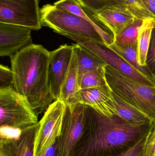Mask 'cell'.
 Returning <instances> with one entry per match:
<instances>
[{
    "instance_id": "obj_15",
    "label": "cell",
    "mask_w": 155,
    "mask_h": 156,
    "mask_svg": "<svg viewBox=\"0 0 155 156\" xmlns=\"http://www.w3.org/2000/svg\"><path fill=\"white\" fill-rule=\"evenodd\" d=\"M74 49L77 58L78 85L83 77L88 72L106 66L101 58L90 50L79 44H73Z\"/></svg>"
},
{
    "instance_id": "obj_28",
    "label": "cell",
    "mask_w": 155,
    "mask_h": 156,
    "mask_svg": "<svg viewBox=\"0 0 155 156\" xmlns=\"http://www.w3.org/2000/svg\"><path fill=\"white\" fill-rule=\"evenodd\" d=\"M57 140L52 145L50 146L46 150L45 153L42 156H58Z\"/></svg>"
},
{
    "instance_id": "obj_6",
    "label": "cell",
    "mask_w": 155,
    "mask_h": 156,
    "mask_svg": "<svg viewBox=\"0 0 155 156\" xmlns=\"http://www.w3.org/2000/svg\"><path fill=\"white\" fill-rule=\"evenodd\" d=\"M86 105L80 102L65 104L61 135L57 138L58 156H72L83 134Z\"/></svg>"
},
{
    "instance_id": "obj_30",
    "label": "cell",
    "mask_w": 155,
    "mask_h": 156,
    "mask_svg": "<svg viewBox=\"0 0 155 156\" xmlns=\"http://www.w3.org/2000/svg\"><path fill=\"white\" fill-rule=\"evenodd\" d=\"M120 1H121L124 4L125 3L126 0H120Z\"/></svg>"
},
{
    "instance_id": "obj_14",
    "label": "cell",
    "mask_w": 155,
    "mask_h": 156,
    "mask_svg": "<svg viewBox=\"0 0 155 156\" xmlns=\"http://www.w3.org/2000/svg\"><path fill=\"white\" fill-rule=\"evenodd\" d=\"M93 13L97 20L114 37L136 20L125 4L114 5Z\"/></svg>"
},
{
    "instance_id": "obj_26",
    "label": "cell",
    "mask_w": 155,
    "mask_h": 156,
    "mask_svg": "<svg viewBox=\"0 0 155 156\" xmlns=\"http://www.w3.org/2000/svg\"><path fill=\"white\" fill-rule=\"evenodd\" d=\"M144 156H155V121L147 138Z\"/></svg>"
},
{
    "instance_id": "obj_19",
    "label": "cell",
    "mask_w": 155,
    "mask_h": 156,
    "mask_svg": "<svg viewBox=\"0 0 155 156\" xmlns=\"http://www.w3.org/2000/svg\"><path fill=\"white\" fill-rule=\"evenodd\" d=\"M155 27L154 20L147 19L144 20L139 30L137 40L138 54L140 64L143 66H147V55L149 48L152 30Z\"/></svg>"
},
{
    "instance_id": "obj_21",
    "label": "cell",
    "mask_w": 155,
    "mask_h": 156,
    "mask_svg": "<svg viewBox=\"0 0 155 156\" xmlns=\"http://www.w3.org/2000/svg\"><path fill=\"white\" fill-rule=\"evenodd\" d=\"M107 84L106 79L104 67L86 74L82 78L79 90L99 87Z\"/></svg>"
},
{
    "instance_id": "obj_8",
    "label": "cell",
    "mask_w": 155,
    "mask_h": 156,
    "mask_svg": "<svg viewBox=\"0 0 155 156\" xmlns=\"http://www.w3.org/2000/svg\"><path fill=\"white\" fill-rule=\"evenodd\" d=\"M65 36L84 47L103 60L106 65L112 67L124 75L146 85L155 86V82L136 70L121 56L103 43L72 35H66Z\"/></svg>"
},
{
    "instance_id": "obj_24",
    "label": "cell",
    "mask_w": 155,
    "mask_h": 156,
    "mask_svg": "<svg viewBox=\"0 0 155 156\" xmlns=\"http://www.w3.org/2000/svg\"><path fill=\"white\" fill-rule=\"evenodd\" d=\"M146 66L155 80V27L153 28L149 48L147 55Z\"/></svg>"
},
{
    "instance_id": "obj_2",
    "label": "cell",
    "mask_w": 155,
    "mask_h": 156,
    "mask_svg": "<svg viewBox=\"0 0 155 156\" xmlns=\"http://www.w3.org/2000/svg\"><path fill=\"white\" fill-rule=\"evenodd\" d=\"M10 58L13 87L27 98L38 115L54 100L48 77L50 52L41 45L32 44Z\"/></svg>"
},
{
    "instance_id": "obj_3",
    "label": "cell",
    "mask_w": 155,
    "mask_h": 156,
    "mask_svg": "<svg viewBox=\"0 0 155 156\" xmlns=\"http://www.w3.org/2000/svg\"><path fill=\"white\" fill-rule=\"evenodd\" d=\"M104 69L112 91L155 121V86L141 83L107 65Z\"/></svg>"
},
{
    "instance_id": "obj_20",
    "label": "cell",
    "mask_w": 155,
    "mask_h": 156,
    "mask_svg": "<svg viewBox=\"0 0 155 156\" xmlns=\"http://www.w3.org/2000/svg\"><path fill=\"white\" fill-rule=\"evenodd\" d=\"M143 21L135 20L114 36V42L121 46L132 45L137 43L140 27Z\"/></svg>"
},
{
    "instance_id": "obj_10",
    "label": "cell",
    "mask_w": 155,
    "mask_h": 156,
    "mask_svg": "<svg viewBox=\"0 0 155 156\" xmlns=\"http://www.w3.org/2000/svg\"><path fill=\"white\" fill-rule=\"evenodd\" d=\"M74 45L66 44L50 52L48 77L54 100H59L62 85L70 68L74 52Z\"/></svg>"
},
{
    "instance_id": "obj_11",
    "label": "cell",
    "mask_w": 155,
    "mask_h": 156,
    "mask_svg": "<svg viewBox=\"0 0 155 156\" xmlns=\"http://www.w3.org/2000/svg\"><path fill=\"white\" fill-rule=\"evenodd\" d=\"M39 122L21 131L17 136H0V156H34Z\"/></svg>"
},
{
    "instance_id": "obj_1",
    "label": "cell",
    "mask_w": 155,
    "mask_h": 156,
    "mask_svg": "<svg viewBox=\"0 0 155 156\" xmlns=\"http://www.w3.org/2000/svg\"><path fill=\"white\" fill-rule=\"evenodd\" d=\"M154 121L132 122L118 115L107 116L86 105L85 125L72 156H117L133 147Z\"/></svg>"
},
{
    "instance_id": "obj_16",
    "label": "cell",
    "mask_w": 155,
    "mask_h": 156,
    "mask_svg": "<svg viewBox=\"0 0 155 156\" xmlns=\"http://www.w3.org/2000/svg\"><path fill=\"white\" fill-rule=\"evenodd\" d=\"M79 90L77 56L74 49L71 66L62 85L59 100L65 104L74 103L76 102V96Z\"/></svg>"
},
{
    "instance_id": "obj_7",
    "label": "cell",
    "mask_w": 155,
    "mask_h": 156,
    "mask_svg": "<svg viewBox=\"0 0 155 156\" xmlns=\"http://www.w3.org/2000/svg\"><path fill=\"white\" fill-rule=\"evenodd\" d=\"M41 9L38 0H0V23L40 30Z\"/></svg>"
},
{
    "instance_id": "obj_18",
    "label": "cell",
    "mask_w": 155,
    "mask_h": 156,
    "mask_svg": "<svg viewBox=\"0 0 155 156\" xmlns=\"http://www.w3.org/2000/svg\"><path fill=\"white\" fill-rule=\"evenodd\" d=\"M112 94L117 114L122 118L136 123H146L153 122V120L145 114L125 101L113 92Z\"/></svg>"
},
{
    "instance_id": "obj_4",
    "label": "cell",
    "mask_w": 155,
    "mask_h": 156,
    "mask_svg": "<svg viewBox=\"0 0 155 156\" xmlns=\"http://www.w3.org/2000/svg\"><path fill=\"white\" fill-rule=\"evenodd\" d=\"M42 26L47 27L62 35H72L104 43L93 25L89 21L54 5L46 4L41 9Z\"/></svg>"
},
{
    "instance_id": "obj_9",
    "label": "cell",
    "mask_w": 155,
    "mask_h": 156,
    "mask_svg": "<svg viewBox=\"0 0 155 156\" xmlns=\"http://www.w3.org/2000/svg\"><path fill=\"white\" fill-rule=\"evenodd\" d=\"M65 104L56 100L48 107L41 121L36 136L34 156H42L61 135Z\"/></svg>"
},
{
    "instance_id": "obj_5",
    "label": "cell",
    "mask_w": 155,
    "mask_h": 156,
    "mask_svg": "<svg viewBox=\"0 0 155 156\" xmlns=\"http://www.w3.org/2000/svg\"><path fill=\"white\" fill-rule=\"evenodd\" d=\"M38 116L27 98L12 86L0 89V127L24 130L37 124Z\"/></svg>"
},
{
    "instance_id": "obj_12",
    "label": "cell",
    "mask_w": 155,
    "mask_h": 156,
    "mask_svg": "<svg viewBox=\"0 0 155 156\" xmlns=\"http://www.w3.org/2000/svg\"><path fill=\"white\" fill-rule=\"evenodd\" d=\"M31 31L25 27L0 23V56H12L33 44Z\"/></svg>"
},
{
    "instance_id": "obj_29",
    "label": "cell",
    "mask_w": 155,
    "mask_h": 156,
    "mask_svg": "<svg viewBox=\"0 0 155 156\" xmlns=\"http://www.w3.org/2000/svg\"><path fill=\"white\" fill-rule=\"evenodd\" d=\"M143 1L155 17V0H143Z\"/></svg>"
},
{
    "instance_id": "obj_22",
    "label": "cell",
    "mask_w": 155,
    "mask_h": 156,
    "mask_svg": "<svg viewBox=\"0 0 155 156\" xmlns=\"http://www.w3.org/2000/svg\"><path fill=\"white\" fill-rule=\"evenodd\" d=\"M126 6L136 20L144 21L147 19H153L155 17L148 10L143 0H126Z\"/></svg>"
},
{
    "instance_id": "obj_13",
    "label": "cell",
    "mask_w": 155,
    "mask_h": 156,
    "mask_svg": "<svg viewBox=\"0 0 155 156\" xmlns=\"http://www.w3.org/2000/svg\"><path fill=\"white\" fill-rule=\"evenodd\" d=\"M75 101L90 106L107 116L118 115L112 90L108 84L79 90L76 93Z\"/></svg>"
},
{
    "instance_id": "obj_23",
    "label": "cell",
    "mask_w": 155,
    "mask_h": 156,
    "mask_svg": "<svg viewBox=\"0 0 155 156\" xmlns=\"http://www.w3.org/2000/svg\"><path fill=\"white\" fill-rule=\"evenodd\" d=\"M82 6L93 12H97L114 5L125 4L120 0H77Z\"/></svg>"
},
{
    "instance_id": "obj_27",
    "label": "cell",
    "mask_w": 155,
    "mask_h": 156,
    "mask_svg": "<svg viewBox=\"0 0 155 156\" xmlns=\"http://www.w3.org/2000/svg\"><path fill=\"white\" fill-rule=\"evenodd\" d=\"M148 133L130 150L117 156H144L145 144Z\"/></svg>"
},
{
    "instance_id": "obj_25",
    "label": "cell",
    "mask_w": 155,
    "mask_h": 156,
    "mask_svg": "<svg viewBox=\"0 0 155 156\" xmlns=\"http://www.w3.org/2000/svg\"><path fill=\"white\" fill-rule=\"evenodd\" d=\"M13 75L12 69L8 67L0 66V89H5L12 86Z\"/></svg>"
},
{
    "instance_id": "obj_17",
    "label": "cell",
    "mask_w": 155,
    "mask_h": 156,
    "mask_svg": "<svg viewBox=\"0 0 155 156\" xmlns=\"http://www.w3.org/2000/svg\"><path fill=\"white\" fill-rule=\"evenodd\" d=\"M108 47L121 56L144 76L155 82L154 78L148 67L142 66L140 64L138 54V42L129 46L119 45L114 42Z\"/></svg>"
}]
</instances>
